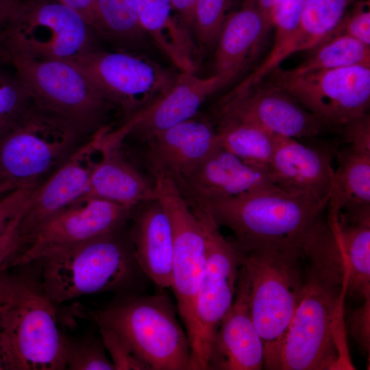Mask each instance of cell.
Segmentation results:
<instances>
[{
    "label": "cell",
    "instance_id": "19",
    "mask_svg": "<svg viewBox=\"0 0 370 370\" xmlns=\"http://www.w3.org/2000/svg\"><path fill=\"white\" fill-rule=\"evenodd\" d=\"M108 132L102 138L99 149L101 158L94 165L87 189L74 204L101 199L135 208L156 199L151 175L145 172V168L141 169L143 165L138 158L126 153L123 142L108 138Z\"/></svg>",
    "mask_w": 370,
    "mask_h": 370
},
{
    "label": "cell",
    "instance_id": "20",
    "mask_svg": "<svg viewBox=\"0 0 370 370\" xmlns=\"http://www.w3.org/2000/svg\"><path fill=\"white\" fill-rule=\"evenodd\" d=\"M221 87V81L216 75L200 78L195 73L180 72L164 95L126 119L118 132L123 140L132 136L143 142L157 132L197 116L208 97Z\"/></svg>",
    "mask_w": 370,
    "mask_h": 370
},
{
    "label": "cell",
    "instance_id": "2",
    "mask_svg": "<svg viewBox=\"0 0 370 370\" xmlns=\"http://www.w3.org/2000/svg\"><path fill=\"white\" fill-rule=\"evenodd\" d=\"M328 201L289 193L273 184L214 201L209 204L207 214L217 226L232 232L233 241L243 252H302L308 235L323 217Z\"/></svg>",
    "mask_w": 370,
    "mask_h": 370
},
{
    "label": "cell",
    "instance_id": "15",
    "mask_svg": "<svg viewBox=\"0 0 370 370\" xmlns=\"http://www.w3.org/2000/svg\"><path fill=\"white\" fill-rule=\"evenodd\" d=\"M208 117L249 121L275 135L297 140L318 136L324 126L287 92L264 79L243 90L233 89Z\"/></svg>",
    "mask_w": 370,
    "mask_h": 370
},
{
    "label": "cell",
    "instance_id": "14",
    "mask_svg": "<svg viewBox=\"0 0 370 370\" xmlns=\"http://www.w3.org/2000/svg\"><path fill=\"white\" fill-rule=\"evenodd\" d=\"M90 30L79 14L58 0H24L9 49L69 60L93 49Z\"/></svg>",
    "mask_w": 370,
    "mask_h": 370
},
{
    "label": "cell",
    "instance_id": "38",
    "mask_svg": "<svg viewBox=\"0 0 370 370\" xmlns=\"http://www.w3.org/2000/svg\"><path fill=\"white\" fill-rule=\"evenodd\" d=\"M38 185L26 186L14 189L0 198V234L28 206L30 198Z\"/></svg>",
    "mask_w": 370,
    "mask_h": 370
},
{
    "label": "cell",
    "instance_id": "17",
    "mask_svg": "<svg viewBox=\"0 0 370 370\" xmlns=\"http://www.w3.org/2000/svg\"><path fill=\"white\" fill-rule=\"evenodd\" d=\"M138 160L152 175L173 182L193 170L219 145L214 125L208 116L195 117L157 132L145 140Z\"/></svg>",
    "mask_w": 370,
    "mask_h": 370
},
{
    "label": "cell",
    "instance_id": "11",
    "mask_svg": "<svg viewBox=\"0 0 370 370\" xmlns=\"http://www.w3.org/2000/svg\"><path fill=\"white\" fill-rule=\"evenodd\" d=\"M267 77V81L287 92L324 126L340 127L367 112L369 107V66L356 65L295 75L278 66Z\"/></svg>",
    "mask_w": 370,
    "mask_h": 370
},
{
    "label": "cell",
    "instance_id": "12",
    "mask_svg": "<svg viewBox=\"0 0 370 370\" xmlns=\"http://www.w3.org/2000/svg\"><path fill=\"white\" fill-rule=\"evenodd\" d=\"M206 238V265L197 299L198 332L190 370H208L211 345L236 294L243 251L224 238L210 215L197 218Z\"/></svg>",
    "mask_w": 370,
    "mask_h": 370
},
{
    "label": "cell",
    "instance_id": "35",
    "mask_svg": "<svg viewBox=\"0 0 370 370\" xmlns=\"http://www.w3.org/2000/svg\"><path fill=\"white\" fill-rule=\"evenodd\" d=\"M306 0H280L271 13L275 28L273 46L269 54L275 53L296 29Z\"/></svg>",
    "mask_w": 370,
    "mask_h": 370
},
{
    "label": "cell",
    "instance_id": "1",
    "mask_svg": "<svg viewBox=\"0 0 370 370\" xmlns=\"http://www.w3.org/2000/svg\"><path fill=\"white\" fill-rule=\"evenodd\" d=\"M302 252L308 264L283 347L281 369H354L343 317L349 267L330 217L315 225Z\"/></svg>",
    "mask_w": 370,
    "mask_h": 370
},
{
    "label": "cell",
    "instance_id": "27",
    "mask_svg": "<svg viewBox=\"0 0 370 370\" xmlns=\"http://www.w3.org/2000/svg\"><path fill=\"white\" fill-rule=\"evenodd\" d=\"M357 0H306L298 25L292 35L260 65L268 73L294 53L311 50L327 39L349 8Z\"/></svg>",
    "mask_w": 370,
    "mask_h": 370
},
{
    "label": "cell",
    "instance_id": "26",
    "mask_svg": "<svg viewBox=\"0 0 370 370\" xmlns=\"http://www.w3.org/2000/svg\"><path fill=\"white\" fill-rule=\"evenodd\" d=\"M343 246L349 267L346 294L370 299V204L327 209Z\"/></svg>",
    "mask_w": 370,
    "mask_h": 370
},
{
    "label": "cell",
    "instance_id": "7",
    "mask_svg": "<svg viewBox=\"0 0 370 370\" xmlns=\"http://www.w3.org/2000/svg\"><path fill=\"white\" fill-rule=\"evenodd\" d=\"M66 119L31 99L0 132V176L17 187L41 184L77 148Z\"/></svg>",
    "mask_w": 370,
    "mask_h": 370
},
{
    "label": "cell",
    "instance_id": "32",
    "mask_svg": "<svg viewBox=\"0 0 370 370\" xmlns=\"http://www.w3.org/2000/svg\"><path fill=\"white\" fill-rule=\"evenodd\" d=\"M232 0H196L193 33L197 47L206 51L215 47Z\"/></svg>",
    "mask_w": 370,
    "mask_h": 370
},
{
    "label": "cell",
    "instance_id": "39",
    "mask_svg": "<svg viewBox=\"0 0 370 370\" xmlns=\"http://www.w3.org/2000/svg\"><path fill=\"white\" fill-rule=\"evenodd\" d=\"M24 0H0V60L8 63V51Z\"/></svg>",
    "mask_w": 370,
    "mask_h": 370
},
{
    "label": "cell",
    "instance_id": "47",
    "mask_svg": "<svg viewBox=\"0 0 370 370\" xmlns=\"http://www.w3.org/2000/svg\"><path fill=\"white\" fill-rule=\"evenodd\" d=\"M17 188L19 187H17L14 184L4 180L0 176V195H5Z\"/></svg>",
    "mask_w": 370,
    "mask_h": 370
},
{
    "label": "cell",
    "instance_id": "28",
    "mask_svg": "<svg viewBox=\"0 0 370 370\" xmlns=\"http://www.w3.org/2000/svg\"><path fill=\"white\" fill-rule=\"evenodd\" d=\"M211 121L221 146L247 164L269 171L276 135L249 121L223 117Z\"/></svg>",
    "mask_w": 370,
    "mask_h": 370
},
{
    "label": "cell",
    "instance_id": "21",
    "mask_svg": "<svg viewBox=\"0 0 370 370\" xmlns=\"http://www.w3.org/2000/svg\"><path fill=\"white\" fill-rule=\"evenodd\" d=\"M334 171L327 151L297 139L275 136L269 172L279 188L329 201Z\"/></svg>",
    "mask_w": 370,
    "mask_h": 370
},
{
    "label": "cell",
    "instance_id": "37",
    "mask_svg": "<svg viewBox=\"0 0 370 370\" xmlns=\"http://www.w3.org/2000/svg\"><path fill=\"white\" fill-rule=\"evenodd\" d=\"M367 5L369 3L364 0H357L331 35L345 34L370 47V12Z\"/></svg>",
    "mask_w": 370,
    "mask_h": 370
},
{
    "label": "cell",
    "instance_id": "13",
    "mask_svg": "<svg viewBox=\"0 0 370 370\" xmlns=\"http://www.w3.org/2000/svg\"><path fill=\"white\" fill-rule=\"evenodd\" d=\"M136 207L101 199L73 204L43 222L24 240L10 267L40 260L118 230L131 219Z\"/></svg>",
    "mask_w": 370,
    "mask_h": 370
},
{
    "label": "cell",
    "instance_id": "45",
    "mask_svg": "<svg viewBox=\"0 0 370 370\" xmlns=\"http://www.w3.org/2000/svg\"><path fill=\"white\" fill-rule=\"evenodd\" d=\"M196 0H171L174 10L190 33H193Z\"/></svg>",
    "mask_w": 370,
    "mask_h": 370
},
{
    "label": "cell",
    "instance_id": "6",
    "mask_svg": "<svg viewBox=\"0 0 370 370\" xmlns=\"http://www.w3.org/2000/svg\"><path fill=\"white\" fill-rule=\"evenodd\" d=\"M8 64L32 101L66 119L81 136L90 138L110 125V113L119 111L68 61L37 57L12 47Z\"/></svg>",
    "mask_w": 370,
    "mask_h": 370
},
{
    "label": "cell",
    "instance_id": "34",
    "mask_svg": "<svg viewBox=\"0 0 370 370\" xmlns=\"http://www.w3.org/2000/svg\"><path fill=\"white\" fill-rule=\"evenodd\" d=\"M30 99L16 74L12 75L0 69V132Z\"/></svg>",
    "mask_w": 370,
    "mask_h": 370
},
{
    "label": "cell",
    "instance_id": "46",
    "mask_svg": "<svg viewBox=\"0 0 370 370\" xmlns=\"http://www.w3.org/2000/svg\"><path fill=\"white\" fill-rule=\"evenodd\" d=\"M279 1L280 0H256L259 10L264 16L270 27H272L271 13L273 9Z\"/></svg>",
    "mask_w": 370,
    "mask_h": 370
},
{
    "label": "cell",
    "instance_id": "48",
    "mask_svg": "<svg viewBox=\"0 0 370 370\" xmlns=\"http://www.w3.org/2000/svg\"><path fill=\"white\" fill-rule=\"evenodd\" d=\"M0 370H8L7 358L0 334Z\"/></svg>",
    "mask_w": 370,
    "mask_h": 370
},
{
    "label": "cell",
    "instance_id": "18",
    "mask_svg": "<svg viewBox=\"0 0 370 370\" xmlns=\"http://www.w3.org/2000/svg\"><path fill=\"white\" fill-rule=\"evenodd\" d=\"M107 126L78 147L36 188L20 223L25 239L43 222L77 201L87 189L96 162L92 156L99 149Z\"/></svg>",
    "mask_w": 370,
    "mask_h": 370
},
{
    "label": "cell",
    "instance_id": "29",
    "mask_svg": "<svg viewBox=\"0 0 370 370\" xmlns=\"http://www.w3.org/2000/svg\"><path fill=\"white\" fill-rule=\"evenodd\" d=\"M327 208L335 212L346 207L370 204V153L345 145L337 151Z\"/></svg>",
    "mask_w": 370,
    "mask_h": 370
},
{
    "label": "cell",
    "instance_id": "25",
    "mask_svg": "<svg viewBox=\"0 0 370 370\" xmlns=\"http://www.w3.org/2000/svg\"><path fill=\"white\" fill-rule=\"evenodd\" d=\"M140 25L181 73H195L198 49L171 0H134Z\"/></svg>",
    "mask_w": 370,
    "mask_h": 370
},
{
    "label": "cell",
    "instance_id": "22",
    "mask_svg": "<svg viewBox=\"0 0 370 370\" xmlns=\"http://www.w3.org/2000/svg\"><path fill=\"white\" fill-rule=\"evenodd\" d=\"M263 365V343L238 279L234 301L211 345L208 370H260Z\"/></svg>",
    "mask_w": 370,
    "mask_h": 370
},
{
    "label": "cell",
    "instance_id": "8",
    "mask_svg": "<svg viewBox=\"0 0 370 370\" xmlns=\"http://www.w3.org/2000/svg\"><path fill=\"white\" fill-rule=\"evenodd\" d=\"M66 61L80 69L125 119L164 95L179 74L143 55L125 49L104 51L93 48Z\"/></svg>",
    "mask_w": 370,
    "mask_h": 370
},
{
    "label": "cell",
    "instance_id": "24",
    "mask_svg": "<svg viewBox=\"0 0 370 370\" xmlns=\"http://www.w3.org/2000/svg\"><path fill=\"white\" fill-rule=\"evenodd\" d=\"M271 27L256 0H244L227 16L215 45L214 74L225 86L249 66Z\"/></svg>",
    "mask_w": 370,
    "mask_h": 370
},
{
    "label": "cell",
    "instance_id": "3",
    "mask_svg": "<svg viewBox=\"0 0 370 370\" xmlns=\"http://www.w3.org/2000/svg\"><path fill=\"white\" fill-rule=\"evenodd\" d=\"M123 227L40 260L42 292L53 304L147 285Z\"/></svg>",
    "mask_w": 370,
    "mask_h": 370
},
{
    "label": "cell",
    "instance_id": "5",
    "mask_svg": "<svg viewBox=\"0 0 370 370\" xmlns=\"http://www.w3.org/2000/svg\"><path fill=\"white\" fill-rule=\"evenodd\" d=\"M112 329L150 370H190V347L166 293H126L90 313Z\"/></svg>",
    "mask_w": 370,
    "mask_h": 370
},
{
    "label": "cell",
    "instance_id": "31",
    "mask_svg": "<svg viewBox=\"0 0 370 370\" xmlns=\"http://www.w3.org/2000/svg\"><path fill=\"white\" fill-rule=\"evenodd\" d=\"M95 1L100 36L122 45L143 38L134 0Z\"/></svg>",
    "mask_w": 370,
    "mask_h": 370
},
{
    "label": "cell",
    "instance_id": "33",
    "mask_svg": "<svg viewBox=\"0 0 370 370\" xmlns=\"http://www.w3.org/2000/svg\"><path fill=\"white\" fill-rule=\"evenodd\" d=\"M66 369L71 370H115L101 339L75 341L64 336Z\"/></svg>",
    "mask_w": 370,
    "mask_h": 370
},
{
    "label": "cell",
    "instance_id": "43",
    "mask_svg": "<svg viewBox=\"0 0 370 370\" xmlns=\"http://www.w3.org/2000/svg\"><path fill=\"white\" fill-rule=\"evenodd\" d=\"M370 299L364 300L362 306L353 314L350 330L362 350L369 352Z\"/></svg>",
    "mask_w": 370,
    "mask_h": 370
},
{
    "label": "cell",
    "instance_id": "36",
    "mask_svg": "<svg viewBox=\"0 0 370 370\" xmlns=\"http://www.w3.org/2000/svg\"><path fill=\"white\" fill-rule=\"evenodd\" d=\"M96 323L103 344L111 356L115 370H150L112 329L101 323Z\"/></svg>",
    "mask_w": 370,
    "mask_h": 370
},
{
    "label": "cell",
    "instance_id": "30",
    "mask_svg": "<svg viewBox=\"0 0 370 370\" xmlns=\"http://www.w3.org/2000/svg\"><path fill=\"white\" fill-rule=\"evenodd\" d=\"M296 67L285 71L295 75L351 66L370 67V47L345 34H333L314 49Z\"/></svg>",
    "mask_w": 370,
    "mask_h": 370
},
{
    "label": "cell",
    "instance_id": "44",
    "mask_svg": "<svg viewBox=\"0 0 370 370\" xmlns=\"http://www.w3.org/2000/svg\"><path fill=\"white\" fill-rule=\"evenodd\" d=\"M75 10L86 21L91 29L99 34L100 29L95 0H58Z\"/></svg>",
    "mask_w": 370,
    "mask_h": 370
},
{
    "label": "cell",
    "instance_id": "41",
    "mask_svg": "<svg viewBox=\"0 0 370 370\" xmlns=\"http://www.w3.org/2000/svg\"><path fill=\"white\" fill-rule=\"evenodd\" d=\"M340 128L347 145L370 153V116L367 112L350 119Z\"/></svg>",
    "mask_w": 370,
    "mask_h": 370
},
{
    "label": "cell",
    "instance_id": "4",
    "mask_svg": "<svg viewBox=\"0 0 370 370\" xmlns=\"http://www.w3.org/2000/svg\"><path fill=\"white\" fill-rule=\"evenodd\" d=\"M301 251L243 252L238 280L264 347L263 369L281 370L283 347L299 302L304 276Z\"/></svg>",
    "mask_w": 370,
    "mask_h": 370
},
{
    "label": "cell",
    "instance_id": "23",
    "mask_svg": "<svg viewBox=\"0 0 370 370\" xmlns=\"http://www.w3.org/2000/svg\"><path fill=\"white\" fill-rule=\"evenodd\" d=\"M129 230L134 255L148 279L171 288L173 236L170 218L158 198L138 206Z\"/></svg>",
    "mask_w": 370,
    "mask_h": 370
},
{
    "label": "cell",
    "instance_id": "42",
    "mask_svg": "<svg viewBox=\"0 0 370 370\" xmlns=\"http://www.w3.org/2000/svg\"><path fill=\"white\" fill-rule=\"evenodd\" d=\"M20 278L0 272V321L31 286Z\"/></svg>",
    "mask_w": 370,
    "mask_h": 370
},
{
    "label": "cell",
    "instance_id": "16",
    "mask_svg": "<svg viewBox=\"0 0 370 370\" xmlns=\"http://www.w3.org/2000/svg\"><path fill=\"white\" fill-rule=\"evenodd\" d=\"M173 182L196 217L208 214V206L214 201L274 184L269 171L247 164L220 144L193 170Z\"/></svg>",
    "mask_w": 370,
    "mask_h": 370
},
{
    "label": "cell",
    "instance_id": "9",
    "mask_svg": "<svg viewBox=\"0 0 370 370\" xmlns=\"http://www.w3.org/2000/svg\"><path fill=\"white\" fill-rule=\"evenodd\" d=\"M158 200L171 222L173 236L171 286L190 349L198 332L197 299L206 265V238L199 220L171 180L153 176Z\"/></svg>",
    "mask_w": 370,
    "mask_h": 370
},
{
    "label": "cell",
    "instance_id": "40",
    "mask_svg": "<svg viewBox=\"0 0 370 370\" xmlns=\"http://www.w3.org/2000/svg\"><path fill=\"white\" fill-rule=\"evenodd\" d=\"M27 208L12 221L6 230L0 234V272L10 267L11 263L24 246V239L19 226Z\"/></svg>",
    "mask_w": 370,
    "mask_h": 370
},
{
    "label": "cell",
    "instance_id": "10",
    "mask_svg": "<svg viewBox=\"0 0 370 370\" xmlns=\"http://www.w3.org/2000/svg\"><path fill=\"white\" fill-rule=\"evenodd\" d=\"M0 334L8 370L66 369L54 305L33 285L1 319Z\"/></svg>",
    "mask_w": 370,
    "mask_h": 370
}]
</instances>
